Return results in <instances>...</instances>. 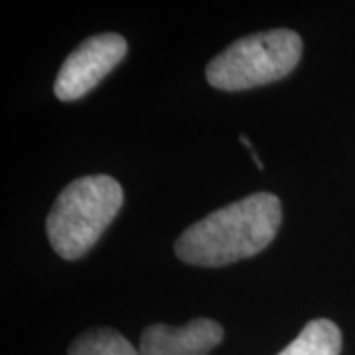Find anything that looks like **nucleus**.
<instances>
[{"mask_svg": "<svg viewBox=\"0 0 355 355\" xmlns=\"http://www.w3.org/2000/svg\"><path fill=\"white\" fill-rule=\"evenodd\" d=\"M223 340V328L216 320L196 318L174 328L153 324L140 336V355H209Z\"/></svg>", "mask_w": 355, "mask_h": 355, "instance_id": "obj_5", "label": "nucleus"}, {"mask_svg": "<svg viewBox=\"0 0 355 355\" xmlns=\"http://www.w3.org/2000/svg\"><path fill=\"white\" fill-rule=\"evenodd\" d=\"M300 58L302 38L294 30H268L233 42L209 62L205 77L221 91H245L286 77Z\"/></svg>", "mask_w": 355, "mask_h": 355, "instance_id": "obj_3", "label": "nucleus"}, {"mask_svg": "<svg viewBox=\"0 0 355 355\" xmlns=\"http://www.w3.org/2000/svg\"><path fill=\"white\" fill-rule=\"evenodd\" d=\"M282 221L275 193H253L205 216L178 237L180 261L196 266H225L254 257L277 237Z\"/></svg>", "mask_w": 355, "mask_h": 355, "instance_id": "obj_1", "label": "nucleus"}, {"mask_svg": "<svg viewBox=\"0 0 355 355\" xmlns=\"http://www.w3.org/2000/svg\"><path fill=\"white\" fill-rule=\"evenodd\" d=\"M342 331L326 318L312 320L300 331V336L277 355H340Z\"/></svg>", "mask_w": 355, "mask_h": 355, "instance_id": "obj_6", "label": "nucleus"}, {"mask_svg": "<svg viewBox=\"0 0 355 355\" xmlns=\"http://www.w3.org/2000/svg\"><path fill=\"white\" fill-rule=\"evenodd\" d=\"M127 40L121 34H99L81 42L67 55L53 83L60 101H76L95 89L127 55Z\"/></svg>", "mask_w": 355, "mask_h": 355, "instance_id": "obj_4", "label": "nucleus"}, {"mask_svg": "<svg viewBox=\"0 0 355 355\" xmlns=\"http://www.w3.org/2000/svg\"><path fill=\"white\" fill-rule=\"evenodd\" d=\"M69 355H140L123 334L111 328H93L71 342Z\"/></svg>", "mask_w": 355, "mask_h": 355, "instance_id": "obj_7", "label": "nucleus"}, {"mask_svg": "<svg viewBox=\"0 0 355 355\" xmlns=\"http://www.w3.org/2000/svg\"><path fill=\"white\" fill-rule=\"evenodd\" d=\"M121 184L107 174L73 180L58 196L46 219L51 249L65 261H77L99 241L123 207Z\"/></svg>", "mask_w": 355, "mask_h": 355, "instance_id": "obj_2", "label": "nucleus"}]
</instances>
